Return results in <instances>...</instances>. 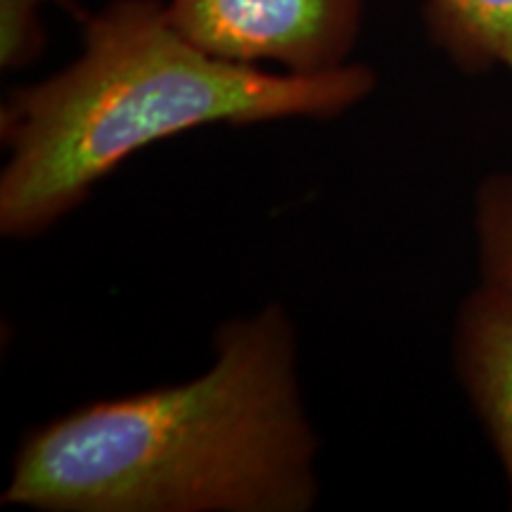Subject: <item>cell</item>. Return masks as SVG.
Here are the masks:
<instances>
[{"instance_id":"7a4b0ae2","label":"cell","mask_w":512,"mask_h":512,"mask_svg":"<svg viewBox=\"0 0 512 512\" xmlns=\"http://www.w3.org/2000/svg\"><path fill=\"white\" fill-rule=\"evenodd\" d=\"M373 88L366 64L275 74L223 60L188 41L159 0H114L83 22L79 60L0 110V230L34 238L133 152L190 128L330 119Z\"/></svg>"},{"instance_id":"6da1fadb","label":"cell","mask_w":512,"mask_h":512,"mask_svg":"<svg viewBox=\"0 0 512 512\" xmlns=\"http://www.w3.org/2000/svg\"><path fill=\"white\" fill-rule=\"evenodd\" d=\"M318 441L280 306L216 332L209 370L105 399L19 446L3 503L48 512H304Z\"/></svg>"},{"instance_id":"5b68a950","label":"cell","mask_w":512,"mask_h":512,"mask_svg":"<svg viewBox=\"0 0 512 512\" xmlns=\"http://www.w3.org/2000/svg\"><path fill=\"white\" fill-rule=\"evenodd\" d=\"M427 29L463 69L512 74V0H427Z\"/></svg>"},{"instance_id":"52a82bcc","label":"cell","mask_w":512,"mask_h":512,"mask_svg":"<svg viewBox=\"0 0 512 512\" xmlns=\"http://www.w3.org/2000/svg\"><path fill=\"white\" fill-rule=\"evenodd\" d=\"M48 0H0V67L22 69L41 55L43 36L38 10Z\"/></svg>"},{"instance_id":"277c9868","label":"cell","mask_w":512,"mask_h":512,"mask_svg":"<svg viewBox=\"0 0 512 512\" xmlns=\"http://www.w3.org/2000/svg\"><path fill=\"white\" fill-rule=\"evenodd\" d=\"M465 394L501 458L512 496V290L484 283L467 294L453 335Z\"/></svg>"},{"instance_id":"3957f363","label":"cell","mask_w":512,"mask_h":512,"mask_svg":"<svg viewBox=\"0 0 512 512\" xmlns=\"http://www.w3.org/2000/svg\"><path fill=\"white\" fill-rule=\"evenodd\" d=\"M174 27L223 60L275 62L292 74L347 67L363 0H169Z\"/></svg>"},{"instance_id":"8992f818","label":"cell","mask_w":512,"mask_h":512,"mask_svg":"<svg viewBox=\"0 0 512 512\" xmlns=\"http://www.w3.org/2000/svg\"><path fill=\"white\" fill-rule=\"evenodd\" d=\"M475 226L484 283L512 290V174L479 185Z\"/></svg>"}]
</instances>
